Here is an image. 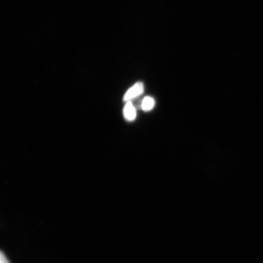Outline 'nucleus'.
Instances as JSON below:
<instances>
[{
    "label": "nucleus",
    "instance_id": "3",
    "mask_svg": "<svg viewBox=\"0 0 263 263\" xmlns=\"http://www.w3.org/2000/svg\"><path fill=\"white\" fill-rule=\"evenodd\" d=\"M156 106V100L151 97H146L143 98L141 110L145 112H148L154 109Z\"/></svg>",
    "mask_w": 263,
    "mask_h": 263
},
{
    "label": "nucleus",
    "instance_id": "1",
    "mask_svg": "<svg viewBox=\"0 0 263 263\" xmlns=\"http://www.w3.org/2000/svg\"><path fill=\"white\" fill-rule=\"evenodd\" d=\"M144 91V85L143 82H138L128 90L123 97V101L125 103L132 101L135 99L140 97Z\"/></svg>",
    "mask_w": 263,
    "mask_h": 263
},
{
    "label": "nucleus",
    "instance_id": "2",
    "mask_svg": "<svg viewBox=\"0 0 263 263\" xmlns=\"http://www.w3.org/2000/svg\"><path fill=\"white\" fill-rule=\"evenodd\" d=\"M123 116L129 122H133L137 118V108L131 101L127 102L123 108Z\"/></svg>",
    "mask_w": 263,
    "mask_h": 263
},
{
    "label": "nucleus",
    "instance_id": "4",
    "mask_svg": "<svg viewBox=\"0 0 263 263\" xmlns=\"http://www.w3.org/2000/svg\"><path fill=\"white\" fill-rule=\"evenodd\" d=\"M0 263H10L3 252H1V254H0Z\"/></svg>",
    "mask_w": 263,
    "mask_h": 263
}]
</instances>
